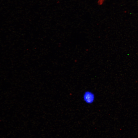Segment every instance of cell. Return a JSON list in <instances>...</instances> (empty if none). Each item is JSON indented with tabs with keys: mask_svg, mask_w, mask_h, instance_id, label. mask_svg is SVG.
I'll return each mask as SVG.
<instances>
[{
	"mask_svg": "<svg viewBox=\"0 0 138 138\" xmlns=\"http://www.w3.org/2000/svg\"><path fill=\"white\" fill-rule=\"evenodd\" d=\"M83 99L86 103L88 104H91L94 102L95 96L94 93L92 91L87 90L83 93Z\"/></svg>",
	"mask_w": 138,
	"mask_h": 138,
	"instance_id": "6da1fadb",
	"label": "cell"
},
{
	"mask_svg": "<svg viewBox=\"0 0 138 138\" xmlns=\"http://www.w3.org/2000/svg\"><path fill=\"white\" fill-rule=\"evenodd\" d=\"M105 1V0H98L97 2V3L98 5L101 6L104 4Z\"/></svg>",
	"mask_w": 138,
	"mask_h": 138,
	"instance_id": "7a4b0ae2",
	"label": "cell"
}]
</instances>
